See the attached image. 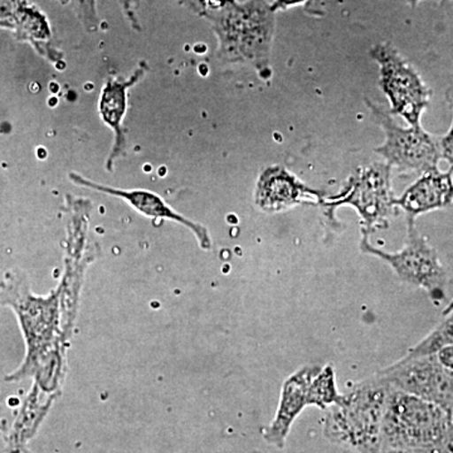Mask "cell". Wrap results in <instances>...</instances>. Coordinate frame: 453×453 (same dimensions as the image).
<instances>
[{
	"instance_id": "obj_1",
	"label": "cell",
	"mask_w": 453,
	"mask_h": 453,
	"mask_svg": "<svg viewBox=\"0 0 453 453\" xmlns=\"http://www.w3.org/2000/svg\"><path fill=\"white\" fill-rule=\"evenodd\" d=\"M80 288L61 285L47 296L33 294L25 273H11L0 280V305L13 310L26 342L22 365L8 381L33 378L46 395H56L64 369V344L76 312Z\"/></svg>"
},
{
	"instance_id": "obj_2",
	"label": "cell",
	"mask_w": 453,
	"mask_h": 453,
	"mask_svg": "<svg viewBox=\"0 0 453 453\" xmlns=\"http://www.w3.org/2000/svg\"><path fill=\"white\" fill-rule=\"evenodd\" d=\"M202 16L210 20L217 35V57L222 64L252 65L259 76L270 79L276 18L267 0L235 2Z\"/></svg>"
},
{
	"instance_id": "obj_3",
	"label": "cell",
	"mask_w": 453,
	"mask_h": 453,
	"mask_svg": "<svg viewBox=\"0 0 453 453\" xmlns=\"http://www.w3.org/2000/svg\"><path fill=\"white\" fill-rule=\"evenodd\" d=\"M389 384L380 375L351 387L332 405L325 434L360 453H380V429Z\"/></svg>"
},
{
	"instance_id": "obj_4",
	"label": "cell",
	"mask_w": 453,
	"mask_h": 453,
	"mask_svg": "<svg viewBox=\"0 0 453 453\" xmlns=\"http://www.w3.org/2000/svg\"><path fill=\"white\" fill-rule=\"evenodd\" d=\"M449 416L440 405L389 386L380 429L381 449L441 447Z\"/></svg>"
},
{
	"instance_id": "obj_5",
	"label": "cell",
	"mask_w": 453,
	"mask_h": 453,
	"mask_svg": "<svg viewBox=\"0 0 453 453\" xmlns=\"http://www.w3.org/2000/svg\"><path fill=\"white\" fill-rule=\"evenodd\" d=\"M340 396L333 365L303 366L283 383L279 408L265 431V440L277 449H283L291 426L306 407H332Z\"/></svg>"
},
{
	"instance_id": "obj_6",
	"label": "cell",
	"mask_w": 453,
	"mask_h": 453,
	"mask_svg": "<svg viewBox=\"0 0 453 453\" xmlns=\"http://www.w3.org/2000/svg\"><path fill=\"white\" fill-rule=\"evenodd\" d=\"M360 251L374 256L392 267L401 281L421 288L436 305L447 296V273L438 253L417 231L414 219H408L407 241L399 252L390 253L369 243V235L363 234Z\"/></svg>"
},
{
	"instance_id": "obj_7",
	"label": "cell",
	"mask_w": 453,
	"mask_h": 453,
	"mask_svg": "<svg viewBox=\"0 0 453 453\" xmlns=\"http://www.w3.org/2000/svg\"><path fill=\"white\" fill-rule=\"evenodd\" d=\"M390 170L388 164L383 163L362 166L350 175L339 195L324 198L320 204L329 210L332 219L334 211L342 205L356 208L362 219L363 234L369 235L387 228L395 207Z\"/></svg>"
},
{
	"instance_id": "obj_8",
	"label": "cell",
	"mask_w": 453,
	"mask_h": 453,
	"mask_svg": "<svg viewBox=\"0 0 453 453\" xmlns=\"http://www.w3.org/2000/svg\"><path fill=\"white\" fill-rule=\"evenodd\" d=\"M365 103L386 134V142L375 149V153L380 154L390 168L421 174L438 169V162L442 159L440 139L426 133L421 124L399 127L386 110L368 98Z\"/></svg>"
},
{
	"instance_id": "obj_9",
	"label": "cell",
	"mask_w": 453,
	"mask_h": 453,
	"mask_svg": "<svg viewBox=\"0 0 453 453\" xmlns=\"http://www.w3.org/2000/svg\"><path fill=\"white\" fill-rule=\"evenodd\" d=\"M371 57L380 65V88L388 97L390 112L402 116L410 125H419L431 97L419 74L387 42L372 47Z\"/></svg>"
},
{
	"instance_id": "obj_10",
	"label": "cell",
	"mask_w": 453,
	"mask_h": 453,
	"mask_svg": "<svg viewBox=\"0 0 453 453\" xmlns=\"http://www.w3.org/2000/svg\"><path fill=\"white\" fill-rule=\"evenodd\" d=\"M378 375L393 388L432 402L447 412L453 408V378L434 353H407Z\"/></svg>"
},
{
	"instance_id": "obj_11",
	"label": "cell",
	"mask_w": 453,
	"mask_h": 453,
	"mask_svg": "<svg viewBox=\"0 0 453 453\" xmlns=\"http://www.w3.org/2000/svg\"><path fill=\"white\" fill-rule=\"evenodd\" d=\"M323 199L320 190L305 186L283 166L265 169L256 186V204L266 213H280L301 203H320Z\"/></svg>"
},
{
	"instance_id": "obj_12",
	"label": "cell",
	"mask_w": 453,
	"mask_h": 453,
	"mask_svg": "<svg viewBox=\"0 0 453 453\" xmlns=\"http://www.w3.org/2000/svg\"><path fill=\"white\" fill-rule=\"evenodd\" d=\"M70 179L76 186L89 188V189L96 190V192L105 193V195L122 199L130 207L138 211L142 216L148 217V219H168L177 222L179 225H183L195 234L201 249L204 251L211 249L210 234H208V229L204 226L198 225V223L188 219L187 217L181 216L180 213L166 204L162 196L155 195V193L142 189H118V188L101 186V184L88 180V179L83 178L76 173H71Z\"/></svg>"
},
{
	"instance_id": "obj_13",
	"label": "cell",
	"mask_w": 453,
	"mask_h": 453,
	"mask_svg": "<svg viewBox=\"0 0 453 453\" xmlns=\"http://www.w3.org/2000/svg\"><path fill=\"white\" fill-rule=\"evenodd\" d=\"M453 202V168L447 173L438 169L425 173L401 198L395 199V207L407 213L408 219L419 214L441 210Z\"/></svg>"
},
{
	"instance_id": "obj_14",
	"label": "cell",
	"mask_w": 453,
	"mask_h": 453,
	"mask_svg": "<svg viewBox=\"0 0 453 453\" xmlns=\"http://www.w3.org/2000/svg\"><path fill=\"white\" fill-rule=\"evenodd\" d=\"M144 73L145 68L140 67L131 79H110L101 92L100 103H98L101 118L106 122L107 127H111L115 133V144H113L112 153L110 154L109 160H107V169L112 168V163L115 162L116 157L124 154L125 148H127L122 120L127 112V88L135 85L144 76Z\"/></svg>"
},
{
	"instance_id": "obj_15",
	"label": "cell",
	"mask_w": 453,
	"mask_h": 453,
	"mask_svg": "<svg viewBox=\"0 0 453 453\" xmlns=\"http://www.w3.org/2000/svg\"><path fill=\"white\" fill-rule=\"evenodd\" d=\"M43 390L33 384L31 392L27 395L18 413L16 422L9 432L8 452L22 453L26 449L27 442L35 436L44 417L49 413L55 395H50L46 401L42 399Z\"/></svg>"
},
{
	"instance_id": "obj_16",
	"label": "cell",
	"mask_w": 453,
	"mask_h": 453,
	"mask_svg": "<svg viewBox=\"0 0 453 453\" xmlns=\"http://www.w3.org/2000/svg\"><path fill=\"white\" fill-rule=\"evenodd\" d=\"M14 33L19 41L29 42L42 55L50 56L52 33L49 19L32 3L22 0L14 19Z\"/></svg>"
},
{
	"instance_id": "obj_17",
	"label": "cell",
	"mask_w": 453,
	"mask_h": 453,
	"mask_svg": "<svg viewBox=\"0 0 453 453\" xmlns=\"http://www.w3.org/2000/svg\"><path fill=\"white\" fill-rule=\"evenodd\" d=\"M445 345H453V310L449 315H446L442 323L438 325L434 332L426 336L418 344L411 348L408 353L428 354L445 347Z\"/></svg>"
},
{
	"instance_id": "obj_18",
	"label": "cell",
	"mask_w": 453,
	"mask_h": 453,
	"mask_svg": "<svg viewBox=\"0 0 453 453\" xmlns=\"http://www.w3.org/2000/svg\"><path fill=\"white\" fill-rule=\"evenodd\" d=\"M59 2L65 7L73 9L86 31H97L100 19H98L96 0H59Z\"/></svg>"
},
{
	"instance_id": "obj_19",
	"label": "cell",
	"mask_w": 453,
	"mask_h": 453,
	"mask_svg": "<svg viewBox=\"0 0 453 453\" xmlns=\"http://www.w3.org/2000/svg\"><path fill=\"white\" fill-rule=\"evenodd\" d=\"M179 2H180L181 4L187 5V7L192 8L193 11L198 9L192 0H179ZM119 4H120L122 13H124L129 25L133 27L135 31H142V25H140L138 14H136L135 11V2H134V0H119Z\"/></svg>"
},
{
	"instance_id": "obj_20",
	"label": "cell",
	"mask_w": 453,
	"mask_h": 453,
	"mask_svg": "<svg viewBox=\"0 0 453 453\" xmlns=\"http://www.w3.org/2000/svg\"><path fill=\"white\" fill-rule=\"evenodd\" d=\"M22 0H0V27L13 31L14 19Z\"/></svg>"
},
{
	"instance_id": "obj_21",
	"label": "cell",
	"mask_w": 453,
	"mask_h": 453,
	"mask_svg": "<svg viewBox=\"0 0 453 453\" xmlns=\"http://www.w3.org/2000/svg\"><path fill=\"white\" fill-rule=\"evenodd\" d=\"M446 98L453 110V83L451 86H449V89H447ZM440 146L442 159H445L447 160V162L451 164V168H453V122L451 129H449V134H447L446 136H443L442 139H440Z\"/></svg>"
},
{
	"instance_id": "obj_22",
	"label": "cell",
	"mask_w": 453,
	"mask_h": 453,
	"mask_svg": "<svg viewBox=\"0 0 453 453\" xmlns=\"http://www.w3.org/2000/svg\"><path fill=\"white\" fill-rule=\"evenodd\" d=\"M235 2L237 0H199V3H201V14L219 12L220 9L234 4Z\"/></svg>"
},
{
	"instance_id": "obj_23",
	"label": "cell",
	"mask_w": 453,
	"mask_h": 453,
	"mask_svg": "<svg viewBox=\"0 0 453 453\" xmlns=\"http://www.w3.org/2000/svg\"><path fill=\"white\" fill-rule=\"evenodd\" d=\"M314 0H273L271 4V9L273 12L286 11V9L297 7V5L306 4V3H312Z\"/></svg>"
},
{
	"instance_id": "obj_24",
	"label": "cell",
	"mask_w": 453,
	"mask_h": 453,
	"mask_svg": "<svg viewBox=\"0 0 453 453\" xmlns=\"http://www.w3.org/2000/svg\"><path fill=\"white\" fill-rule=\"evenodd\" d=\"M380 453H446L441 447H431V449H381Z\"/></svg>"
},
{
	"instance_id": "obj_25",
	"label": "cell",
	"mask_w": 453,
	"mask_h": 453,
	"mask_svg": "<svg viewBox=\"0 0 453 453\" xmlns=\"http://www.w3.org/2000/svg\"><path fill=\"white\" fill-rule=\"evenodd\" d=\"M403 2L408 3V4L412 5V7H416L421 0H403Z\"/></svg>"
},
{
	"instance_id": "obj_26",
	"label": "cell",
	"mask_w": 453,
	"mask_h": 453,
	"mask_svg": "<svg viewBox=\"0 0 453 453\" xmlns=\"http://www.w3.org/2000/svg\"><path fill=\"white\" fill-rule=\"evenodd\" d=\"M3 431H4V425H3L2 422H0V434H2Z\"/></svg>"
},
{
	"instance_id": "obj_27",
	"label": "cell",
	"mask_w": 453,
	"mask_h": 453,
	"mask_svg": "<svg viewBox=\"0 0 453 453\" xmlns=\"http://www.w3.org/2000/svg\"><path fill=\"white\" fill-rule=\"evenodd\" d=\"M22 453H31V452H29L28 449H23Z\"/></svg>"
}]
</instances>
